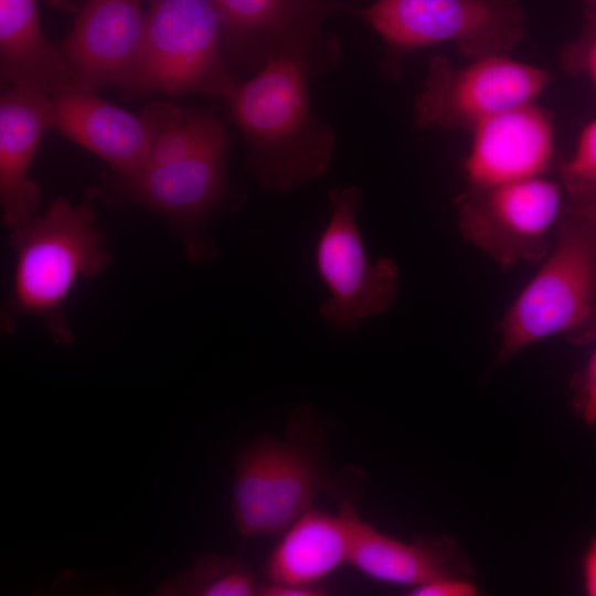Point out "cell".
I'll list each match as a JSON object with an SVG mask.
<instances>
[{"label": "cell", "mask_w": 596, "mask_h": 596, "mask_svg": "<svg viewBox=\"0 0 596 596\" xmlns=\"http://www.w3.org/2000/svg\"><path fill=\"white\" fill-rule=\"evenodd\" d=\"M315 409L297 408L284 439L264 435L236 458L232 511L245 539L283 534L322 492L350 501L341 477L328 470Z\"/></svg>", "instance_id": "obj_1"}, {"label": "cell", "mask_w": 596, "mask_h": 596, "mask_svg": "<svg viewBox=\"0 0 596 596\" xmlns=\"http://www.w3.org/2000/svg\"><path fill=\"white\" fill-rule=\"evenodd\" d=\"M11 244L17 262L2 326L19 316H35L55 342L71 344L65 300L79 278L96 276L110 264L94 211L56 199L26 227L12 232Z\"/></svg>", "instance_id": "obj_2"}, {"label": "cell", "mask_w": 596, "mask_h": 596, "mask_svg": "<svg viewBox=\"0 0 596 596\" xmlns=\"http://www.w3.org/2000/svg\"><path fill=\"white\" fill-rule=\"evenodd\" d=\"M307 66L297 49H284L228 97L251 148V168L268 189L305 183L323 173L330 161V147L306 139L315 125Z\"/></svg>", "instance_id": "obj_3"}, {"label": "cell", "mask_w": 596, "mask_h": 596, "mask_svg": "<svg viewBox=\"0 0 596 596\" xmlns=\"http://www.w3.org/2000/svg\"><path fill=\"white\" fill-rule=\"evenodd\" d=\"M499 330L498 362L554 334L575 342L596 339V240L581 215L563 207L555 247L504 313Z\"/></svg>", "instance_id": "obj_4"}, {"label": "cell", "mask_w": 596, "mask_h": 596, "mask_svg": "<svg viewBox=\"0 0 596 596\" xmlns=\"http://www.w3.org/2000/svg\"><path fill=\"white\" fill-rule=\"evenodd\" d=\"M147 26L127 95L230 97L237 85L222 56L223 28L211 0H145Z\"/></svg>", "instance_id": "obj_5"}, {"label": "cell", "mask_w": 596, "mask_h": 596, "mask_svg": "<svg viewBox=\"0 0 596 596\" xmlns=\"http://www.w3.org/2000/svg\"><path fill=\"white\" fill-rule=\"evenodd\" d=\"M364 14L393 60L445 42L471 60L508 54L525 33L519 0H380Z\"/></svg>", "instance_id": "obj_6"}, {"label": "cell", "mask_w": 596, "mask_h": 596, "mask_svg": "<svg viewBox=\"0 0 596 596\" xmlns=\"http://www.w3.org/2000/svg\"><path fill=\"white\" fill-rule=\"evenodd\" d=\"M550 81L549 71L507 54L479 57L458 68L436 56L415 103V121L472 131L496 114L535 102Z\"/></svg>", "instance_id": "obj_7"}, {"label": "cell", "mask_w": 596, "mask_h": 596, "mask_svg": "<svg viewBox=\"0 0 596 596\" xmlns=\"http://www.w3.org/2000/svg\"><path fill=\"white\" fill-rule=\"evenodd\" d=\"M458 204L461 235L509 269L550 254V233L563 211L562 187L542 177L519 180L469 190Z\"/></svg>", "instance_id": "obj_8"}, {"label": "cell", "mask_w": 596, "mask_h": 596, "mask_svg": "<svg viewBox=\"0 0 596 596\" xmlns=\"http://www.w3.org/2000/svg\"><path fill=\"white\" fill-rule=\"evenodd\" d=\"M329 223L316 245V268L331 296L320 315L339 330H353L359 321L385 311L398 291V268L389 257L371 264L356 224L360 191L330 190Z\"/></svg>", "instance_id": "obj_9"}, {"label": "cell", "mask_w": 596, "mask_h": 596, "mask_svg": "<svg viewBox=\"0 0 596 596\" xmlns=\"http://www.w3.org/2000/svg\"><path fill=\"white\" fill-rule=\"evenodd\" d=\"M228 143L198 151L128 177L115 175L104 190L109 203L139 204L158 212L178 230L193 263L209 259L213 245L205 233L226 189Z\"/></svg>", "instance_id": "obj_10"}, {"label": "cell", "mask_w": 596, "mask_h": 596, "mask_svg": "<svg viewBox=\"0 0 596 596\" xmlns=\"http://www.w3.org/2000/svg\"><path fill=\"white\" fill-rule=\"evenodd\" d=\"M53 128L108 163L116 175L143 167L157 137L185 109L153 102L139 114L109 104L96 92L68 88L51 96Z\"/></svg>", "instance_id": "obj_11"}, {"label": "cell", "mask_w": 596, "mask_h": 596, "mask_svg": "<svg viewBox=\"0 0 596 596\" xmlns=\"http://www.w3.org/2000/svg\"><path fill=\"white\" fill-rule=\"evenodd\" d=\"M147 26L145 0H84L70 34L58 46L70 88L124 91L141 57Z\"/></svg>", "instance_id": "obj_12"}, {"label": "cell", "mask_w": 596, "mask_h": 596, "mask_svg": "<svg viewBox=\"0 0 596 596\" xmlns=\"http://www.w3.org/2000/svg\"><path fill=\"white\" fill-rule=\"evenodd\" d=\"M471 132L465 161L470 191L540 178L553 162V119L535 102L496 114Z\"/></svg>", "instance_id": "obj_13"}, {"label": "cell", "mask_w": 596, "mask_h": 596, "mask_svg": "<svg viewBox=\"0 0 596 596\" xmlns=\"http://www.w3.org/2000/svg\"><path fill=\"white\" fill-rule=\"evenodd\" d=\"M53 128L51 96L26 85H2L0 98V201L12 232L38 215L40 191L28 172L44 132Z\"/></svg>", "instance_id": "obj_14"}, {"label": "cell", "mask_w": 596, "mask_h": 596, "mask_svg": "<svg viewBox=\"0 0 596 596\" xmlns=\"http://www.w3.org/2000/svg\"><path fill=\"white\" fill-rule=\"evenodd\" d=\"M341 503L351 530L348 564L366 577L412 588L439 578L466 577V563L451 540L425 538L403 542L363 521L351 501Z\"/></svg>", "instance_id": "obj_15"}, {"label": "cell", "mask_w": 596, "mask_h": 596, "mask_svg": "<svg viewBox=\"0 0 596 596\" xmlns=\"http://www.w3.org/2000/svg\"><path fill=\"white\" fill-rule=\"evenodd\" d=\"M281 535L264 566V582L319 585L349 563L351 530L342 503L338 514L309 510Z\"/></svg>", "instance_id": "obj_16"}, {"label": "cell", "mask_w": 596, "mask_h": 596, "mask_svg": "<svg viewBox=\"0 0 596 596\" xmlns=\"http://www.w3.org/2000/svg\"><path fill=\"white\" fill-rule=\"evenodd\" d=\"M2 85H26L50 96L71 87L58 46L45 38L36 0H0Z\"/></svg>", "instance_id": "obj_17"}, {"label": "cell", "mask_w": 596, "mask_h": 596, "mask_svg": "<svg viewBox=\"0 0 596 596\" xmlns=\"http://www.w3.org/2000/svg\"><path fill=\"white\" fill-rule=\"evenodd\" d=\"M223 28V43L244 55L264 52L299 30L305 0H211Z\"/></svg>", "instance_id": "obj_18"}, {"label": "cell", "mask_w": 596, "mask_h": 596, "mask_svg": "<svg viewBox=\"0 0 596 596\" xmlns=\"http://www.w3.org/2000/svg\"><path fill=\"white\" fill-rule=\"evenodd\" d=\"M259 582L252 570L234 557L209 554L199 557L179 576L161 583L163 596H255Z\"/></svg>", "instance_id": "obj_19"}, {"label": "cell", "mask_w": 596, "mask_h": 596, "mask_svg": "<svg viewBox=\"0 0 596 596\" xmlns=\"http://www.w3.org/2000/svg\"><path fill=\"white\" fill-rule=\"evenodd\" d=\"M571 205L596 204V118L581 131L574 155L560 166Z\"/></svg>", "instance_id": "obj_20"}, {"label": "cell", "mask_w": 596, "mask_h": 596, "mask_svg": "<svg viewBox=\"0 0 596 596\" xmlns=\"http://www.w3.org/2000/svg\"><path fill=\"white\" fill-rule=\"evenodd\" d=\"M563 71L572 75L583 74L592 83L596 100V7L586 12L581 36L566 45L561 55Z\"/></svg>", "instance_id": "obj_21"}, {"label": "cell", "mask_w": 596, "mask_h": 596, "mask_svg": "<svg viewBox=\"0 0 596 596\" xmlns=\"http://www.w3.org/2000/svg\"><path fill=\"white\" fill-rule=\"evenodd\" d=\"M573 406L588 426L596 425V347L587 364L572 382Z\"/></svg>", "instance_id": "obj_22"}, {"label": "cell", "mask_w": 596, "mask_h": 596, "mask_svg": "<svg viewBox=\"0 0 596 596\" xmlns=\"http://www.w3.org/2000/svg\"><path fill=\"white\" fill-rule=\"evenodd\" d=\"M477 586L467 577H445L413 587L412 596H475Z\"/></svg>", "instance_id": "obj_23"}, {"label": "cell", "mask_w": 596, "mask_h": 596, "mask_svg": "<svg viewBox=\"0 0 596 596\" xmlns=\"http://www.w3.org/2000/svg\"><path fill=\"white\" fill-rule=\"evenodd\" d=\"M326 588L319 585H296L263 582L259 596H320L326 595Z\"/></svg>", "instance_id": "obj_24"}, {"label": "cell", "mask_w": 596, "mask_h": 596, "mask_svg": "<svg viewBox=\"0 0 596 596\" xmlns=\"http://www.w3.org/2000/svg\"><path fill=\"white\" fill-rule=\"evenodd\" d=\"M583 579L586 594L596 596V536L590 541L583 557Z\"/></svg>", "instance_id": "obj_25"}, {"label": "cell", "mask_w": 596, "mask_h": 596, "mask_svg": "<svg viewBox=\"0 0 596 596\" xmlns=\"http://www.w3.org/2000/svg\"><path fill=\"white\" fill-rule=\"evenodd\" d=\"M567 209L581 215L589 225L596 240V204L593 205H566Z\"/></svg>", "instance_id": "obj_26"}, {"label": "cell", "mask_w": 596, "mask_h": 596, "mask_svg": "<svg viewBox=\"0 0 596 596\" xmlns=\"http://www.w3.org/2000/svg\"><path fill=\"white\" fill-rule=\"evenodd\" d=\"M84 0H50V4L57 10L77 12Z\"/></svg>", "instance_id": "obj_27"}, {"label": "cell", "mask_w": 596, "mask_h": 596, "mask_svg": "<svg viewBox=\"0 0 596 596\" xmlns=\"http://www.w3.org/2000/svg\"><path fill=\"white\" fill-rule=\"evenodd\" d=\"M593 6H596V0H588Z\"/></svg>", "instance_id": "obj_28"}]
</instances>
